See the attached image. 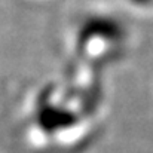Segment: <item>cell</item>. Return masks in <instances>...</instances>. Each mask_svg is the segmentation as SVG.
<instances>
[]
</instances>
